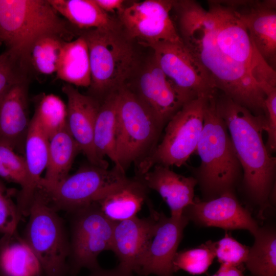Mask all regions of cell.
<instances>
[{
	"label": "cell",
	"mask_w": 276,
	"mask_h": 276,
	"mask_svg": "<svg viewBox=\"0 0 276 276\" xmlns=\"http://www.w3.org/2000/svg\"><path fill=\"white\" fill-rule=\"evenodd\" d=\"M66 41H68L53 34L36 39L29 47L25 56L30 70L43 75L56 73L60 54Z\"/></svg>",
	"instance_id": "cell-30"
},
{
	"label": "cell",
	"mask_w": 276,
	"mask_h": 276,
	"mask_svg": "<svg viewBox=\"0 0 276 276\" xmlns=\"http://www.w3.org/2000/svg\"><path fill=\"white\" fill-rule=\"evenodd\" d=\"M182 42L207 73L214 87L256 116H264L265 93L251 71L218 47L205 16L194 1H174Z\"/></svg>",
	"instance_id": "cell-1"
},
{
	"label": "cell",
	"mask_w": 276,
	"mask_h": 276,
	"mask_svg": "<svg viewBox=\"0 0 276 276\" xmlns=\"http://www.w3.org/2000/svg\"><path fill=\"white\" fill-rule=\"evenodd\" d=\"M57 35L66 41L78 31L58 13L48 0H0V44L25 58L38 38Z\"/></svg>",
	"instance_id": "cell-5"
},
{
	"label": "cell",
	"mask_w": 276,
	"mask_h": 276,
	"mask_svg": "<svg viewBox=\"0 0 276 276\" xmlns=\"http://www.w3.org/2000/svg\"><path fill=\"white\" fill-rule=\"evenodd\" d=\"M262 88L265 95L264 131L267 135L265 146L272 154L276 150V87L266 83Z\"/></svg>",
	"instance_id": "cell-36"
},
{
	"label": "cell",
	"mask_w": 276,
	"mask_h": 276,
	"mask_svg": "<svg viewBox=\"0 0 276 276\" xmlns=\"http://www.w3.org/2000/svg\"><path fill=\"white\" fill-rule=\"evenodd\" d=\"M56 73L57 78L68 84L89 86L91 73L89 52L82 36L79 35L75 39L64 43Z\"/></svg>",
	"instance_id": "cell-27"
},
{
	"label": "cell",
	"mask_w": 276,
	"mask_h": 276,
	"mask_svg": "<svg viewBox=\"0 0 276 276\" xmlns=\"http://www.w3.org/2000/svg\"><path fill=\"white\" fill-rule=\"evenodd\" d=\"M216 109L227 127L243 176L240 186L247 200L264 211L274 202L276 158L267 150L263 139L264 116H256L217 90Z\"/></svg>",
	"instance_id": "cell-2"
},
{
	"label": "cell",
	"mask_w": 276,
	"mask_h": 276,
	"mask_svg": "<svg viewBox=\"0 0 276 276\" xmlns=\"http://www.w3.org/2000/svg\"><path fill=\"white\" fill-rule=\"evenodd\" d=\"M29 82L12 87L0 101V144L15 151L24 152L30 126L28 89Z\"/></svg>",
	"instance_id": "cell-21"
},
{
	"label": "cell",
	"mask_w": 276,
	"mask_h": 276,
	"mask_svg": "<svg viewBox=\"0 0 276 276\" xmlns=\"http://www.w3.org/2000/svg\"><path fill=\"white\" fill-rule=\"evenodd\" d=\"M33 116L50 138L66 124V106L53 94L43 96L37 105Z\"/></svg>",
	"instance_id": "cell-32"
},
{
	"label": "cell",
	"mask_w": 276,
	"mask_h": 276,
	"mask_svg": "<svg viewBox=\"0 0 276 276\" xmlns=\"http://www.w3.org/2000/svg\"><path fill=\"white\" fill-rule=\"evenodd\" d=\"M49 138L33 116L27 135L24 152L27 177L17 196L16 205L21 217L28 216L35 194L39 189L43 171L48 159Z\"/></svg>",
	"instance_id": "cell-20"
},
{
	"label": "cell",
	"mask_w": 276,
	"mask_h": 276,
	"mask_svg": "<svg viewBox=\"0 0 276 276\" xmlns=\"http://www.w3.org/2000/svg\"><path fill=\"white\" fill-rule=\"evenodd\" d=\"M125 85L117 90L116 153L118 167L135 169L153 153L164 127Z\"/></svg>",
	"instance_id": "cell-6"
},
{
	"label": "cell",
	"mask_w": 276,
	"mask_h": 276,
	"mask_svg": "<svg viewBox=\"0 0 276 276\" xmlns=\"http://www.w3.org/2000/svg\"><path fill=\"white\" fill-rule=\"evenodd\" d=\"M243 265L239 266L220 265L218 271L212 276H247L244 274Z\"/></svg>",
	"instance_id": "cell-40"
},
{
	"label": "cell",
	"mask_w": 276,
	"mask_h": 276,
	"mask_svg": "<svg viewBox=\"0 0 276 276\" xmlns=\"http://www.w3.org/2000/svg\"><path fill=\"white\" fill-rule=\"evenodd\" d=\"M68 275L76 276L81 269L100 267L98 258L111 250L116 222L107 218L94 202L69 213Z\"/></svg>",
	"instance_id": "cell-10"
},
{
	"label": "cell",
	"mask_w": 276,
	"mask_h": 276,
	"mask_svg": "<svg viewBox=\"0 0 276 276\" xmlns=\"http://www.w3.org/2000/svg\"><path fill=\"white\" fill-rule=\"evenodd\" d=\"M97 5L104 11L119 13L124 7L125 1L123 0H95Z\"/></svg>",
	"instance_id": "cell-39"
},
{
	"label": "cell",
	"mask_w": 276,
	"mask_h": 276,
	"mask_svg": "<svg viewBox=\"0 0 276 276\" xmlns=\"http://www.w3.org/2000/svg\"><path fill=\"white\" fill-rule=\"evenodd\" d=\"M67 99L66 126L89 163L108 168V164L98 156L94 137L96 120L100 103L93 97L81 94L74 85L62 87Z\"/></svg>",
	"instance_id": "cell-19"
},
{
	"label": "cell",
	"mask_w": 276,
	"mask_h": 276,
	"mask_svg": "<svg viewBox=\"0 0 276 276\" xmlns=\"http://www.w3.org/2000/svg\"><path fill=\"white\" fill-rule=\"evenodd\" d=\"M58 13L78 31L112 29L120 26L118 20L101 9L95 0H48Z\"/></svg>",
	"instance_id": "cell-26"
},
{
	"label": "cell",
	"mask_w": 276,
	"mask_h": 276,
	"mask_svg": "<svg viewBox=\"0 0 276 276\" xmlns=\"http://www.w3.org/2000/svg\"><path fill=\"white\" fill-rule=\"evenodd\" d=\"M90 272L88 276H134L132 272L127 270L119 265L111 269H105L99 267Z\"/></svg>",
	"instance_id": "cell-38"
},
{
	"label": "cell",
	"mask_w": 276,
	"mask_h": 276,
	"mask_svg": "<svg viewBox=\"0 0 276 276\" xmlns=\"http://www.w3.org/2000/svg\"><path fill=\"white\" fill-rule=\"evenodd\" d=\"M37 258L19 236L17 230L0 239V274L2 276H41Z\"/></svg>",
	"instance_id": "cell-24"
},
{
	"label": "cell",
	"mask_w": 276,
	"mask_h": 276,
	"mask_svg": "<svg viewBox=\"0 0 276 276\" xmlns=\"http://www.w3.org/2000/svg\"><path fill=\"white\" fill-rule=\"evenodd\" d=\"M221 2L235 10L259 54L275 71L276 1Z\"/></svg>",
	"instance_id": "cell-15"
},
{
	"label": "cell",
	"mask_w": 276,
	"mask_h": 276,
	"mask_svg": "<svg viewBox=\"0 0 276 276\" xmlns=\"http://www.w3.org/2000/svg\"><path fill=\"white\" fill-rule=\"evenodd\" d=\"M149 216H136L115 223L111 251L117 257L121 267L137 272L141 261L156 232L159 213L149 200L146 201Z\"/></svg>",
	"instance_id": "cell-17"
},
{
	"label": "cell",
	"mask_w": 276,
	"mask_h": 276,
	"mask_svg": "<svg viewBox=\"0 0 276 276\" xmlns=\"http://www.w3.org/2000/svg\"><path fill=\"white\" fill-rule=\"evenodd\" d=\"M57 212L38 190L21 236L38 260L44 276H68L69 234Z\"/></svg>",
	"instance_id": "cell-7"
},
{
	"label": "cell",
	"mask_w": 276,
	"mask_h": 276,
	"mask_svg": "<svg viewBox=\"0 0 276 276\" xmlns=\"http://www.w3.org/2000/svg\"><path fill=\"white\" fill-rule=\"evenodd\" d=\"M209 96L199 97L182 106L165 125L163 139L153 153L135 169V175H143L155 165L180 167L186 163L196 149Z\"/></svg>",
	"instance_id": "cell-8"
},
{
	"label": "cell",
	"mask_w": 276,
	"mask_h": 276,
	"mask_svg": "<svg viewBox=\"0 0 276 276\" xmlns=\"http://www.w3.org/2000/svg\"><path fill=\"white\" fill-rule=\"evenodd\" d=\"M174 1L133 2L118 13V20L129 38L145 47L160 41H181L170 16Z\"/></svg>",
	"instance_id": "cell-13"
},
{
	"label": "cell",
	"mask_w": 276,
	"mask_h": 276,
	"mask_svg": "<svg viewBox=\"0 0 276 276\" xmlns=\"http://www.w3.org/2000/svg\"><path fill=\"white\" fill-rule=\"evenodd\" d=\"M214 93L206 103L203 129L195 152L200 164L192 170L202 200L235 192L243 176L226 124L216 109Z\"/></svg>",
	"instance_id": "cell-3"
},
{
	"label": "cell",
	"mask_w": 276,
	"mask_h": 276,
	"mask_svg": "<svg viewBox=\"0 0 276 276\" xmlns=\"http://www.w3.org/2000/svg\"><path fill=\"white\" fill-rule=\"evenodd\" d=\"M0 276H2V275L0 274Z\"/></svg>",
	"instance_id": "cell-41"
},
{
	"label": "cell",
	"mask_w": 276,
	"mask_h": 276,
	"mask_svg": "<svg viewBox=\"0 0 276 276\" xmlns=\"http://www.w3.org/2000/svg\"><path fill=\"white\" fill-rule=\"evenodd\" d=\"M117 91L108 95L102 102L97 113L94 142L100 158L107 156L118 167L116 153Z\"/></svg>",
	"instance_id": "cell-28"
},
{
	"label": "cell",
	"mask_w": 276,
	"mask_h": 276,
	"mask_svg": "<svg viewBox=\"0 0 276 276\" xmlns=\"http://www.w3.org/2000/svg\"><path fill=\"white\" fill-rule=\"evenodd\" d=\"M254 242L249 247L246 268L252 276H276V231L273 224L259 226L253 235Z\"/></svg>",
	"instance_id": "cell-29"
},
{
	"label": "cell",
	"mask_w": 276,
	"mask_h": 276,
	"mask_svg": "<svg viewBox=\"0 0 276 276\" xmlns=\"http://www.w3.org/2000/svg\"><path fill=\"white\" fill-rule=\"evenodd\" d=\"M80 152V147L66 124L49 138L46 172L40 182L39 189L54 185L68 176L73 162Z\"/></svg>",
	"instance_id": "cell-25"
},
{
	"label": "cell",
	"mask_w": 276,
	"mask_h": 276,
	"mask_svg": "<svg viewBox=\"0 0 276 276\" xmlns=\"http://www.w3.org/2000/svg\"><path fill=\"white\" fill-rule=\"evenodd\" d=\"M189 220L159 213L155 235L142 258L136 273L140 275L175 276L173 261Z\"/></svg>",
	"instance_id": "cell-18"
},
{
	"label": "cell",
	"mask_w": 276,
	"mask_h": 276,
	"mask_svg": "<svg viewBox=\"0 0 276 276\" xmlns=\"http://www.w3.org/2000/svg\"><path fill=\"white\" fill-rule=\"evenodd\" d=\"M27 177L25 159L10 147L0 144V178L21 188Z\"/></svg>",
	"instance_id": "cell-34"
},
{
	"label": "cell",
	"mask_w": 276,
	"mask_h": 276,
	"mask_svg": "<svg viewBox=\"0 0 276 276\" xmlns=\"http://www.w3.org/2000/svg\"><path fill=\"white\" fill-rule=\"evenodd\" d=\"M89 52L91 82L88 95L99 103L125 85L141 60L134 45L119 26L79 31Z\"/></svg>",
	"instance_id": "cell-4"
},
{
	"label": "cell",
	"mask_w": 276,
	"mask_h": 276,
	"mask_svg": "<svg viewBox=\"0 0 276 276\" xmlns=\"http://www.w3.org/2000/svg\"><path fill=\"white\" fill-rule=\"evenodd\" d=\"M30 72L21 55L8 50L0 54V101L13 86L29 82Z\"/></svg>",
	"instance_id": "cell-33"
},
{
	"label": "cell",
	"mask_w": 276,
	"mask_h": 276,
	"mask_svg": "<svg viewBox=\"0 0 276 276\" xmlns=\"http://www.w3.org/2000/svg\"><path fill=\"white\" fill-rule=\"evenodd\" d=\"M215 256L220 265L239 266L246 262L249 247L239 243L229 234L214 242Z\"/></svg>",
	"instance_id": "cell-35"
},
{
	"label": "cell",
	"mask_w": 276,
	"mask_h": 276,
	"mask_svg": "<svg viewBox=\"0 0 276 276\" xmlns=\"http://www.w3.org/2000/svg\"><path fill=\"white\" fill-rule=\"evenodd\" d=\"M205 16L217 44L225 55L249 68L260 85L276 87V72L256 49L235 10L221 1H209Z\"/></svg>",
	"instance_id": "cell-9"
},
{
	"label": "cell",
	"mask_w": 276,
	"mask_h": 276,
	"mask_svg": "<svg viewBox=\"0 0 276 276\" xmlns=\"http://www.w3.org/2000/svg\"><path fill=\"white\" fill-rule=\"evenodd\" d=\"M164 126L185 103L153 54L125 85Z\"/></svg>",
	"instance_id": "cell-14"
},
{
	"label": "cell",
	"mask_w": 276,
	"mask_h": 276,
	"mask_svg": "<svg viewBox=\"0 0 276 276\" xmlns=\"http://www.w3.org/2000/svg\"><path fill=\"white\" fill-rule=\"evenodd\" d=\"M216 257L214 242L208 241L197 247L177 252L173 261L174 272L183 270L191 274L204 273Z\"/></svg>",
	"instance_id": "cell-31"
},
{
	"label": "cell",
	"mask_w": 276,
	"mask_h": 276,
	"mask_svg": "<svg viewBox=\"0 0 276 276\" xmlns=\"http://www.w3.org/2000/svg\"><path fill=\"white\" fill-rule=\"evenodd\" d=\"M149 190L140 176L126 177L106 190L95 203L107 218L119 222L136 216L148 200Z\"/></svg>",
	"instance_id": "cell-23"
},
{
	"label": "cell",
	"mask_w": 276,
	"mask_h": 276,
	"mask_svg": "<svg viewBox=\"0 0 276 276\" xmlns=\"http://www.w3.org/2000/svg\"><path fill=\"white\" fill-rule=\"evenodd\" d=\"M140 176L149 190L156 191L165 201L171 216H180L194 200V189L197 185L193 176L176 173L170 167L155 165Z\"/></svg>",
	"instance_id": "cell-22"
},
{
	"label": "cell",
	"mask_w": 276,
	"mask_h": 276,
	"mask_svg": "<svg viewBox=\"0 0 276 276\" xmlns=\"http://www.w3.org/2000/svg\"><path fill=\"white\" fill-rule=\"evenodd\" d=\"M183 214L199 226L245 229L252 235L259 227L251 213L241 204L235 192L226 193L209 200L194 198Z\"/></svg>",
	"instance_id": "cell-16"
},
{
	"label": "cell",
	"mask_w": 276,
	"mask_h": 276,
	"mask_svg": "<svg viewBox=\"0 0 276 276\" xmlns=\"http://www.w3.org/2000/svg\"><path fill=\"white\" fill-rule=\"evenodd\" d=\"M126 177V172L114 166L109 170L89 163L60 182L39 190L55 210L70 213L95 202Z\"/></svg>",
	"instance_id": "cell-11"
},
{
	"label": "cell",
	"mask_w": 276,
	"mask_h": 276,
	"mask_svg": "<svg viewBox=\"0 0 276 276\" xmlns=\"http://www.w3.org/2000/svg\"><path fill=\"white\" fill-rule=\"evenodd\" d=\"M21 217L11 194L0 178V234H11L17 230Z\"/></svg>",
	"instance_id": "cell-37"
},
{
	"label": "cell",
	"mask_w": 276,
	"mask_h": 276,
	"mask_svg": "<svg viewBox=\"0 0 276 276\" xmlns=\"http://www.w3.org/2000/svg\"><path fill=\"white\" fill-rule=\"evenodd\" d=\"M148 47L159 67L185 103L209 96L216 89L205 70L182 40L160 41Z\"/></svg>",
	"instance_id": "cell-12"
}]
</instances>
